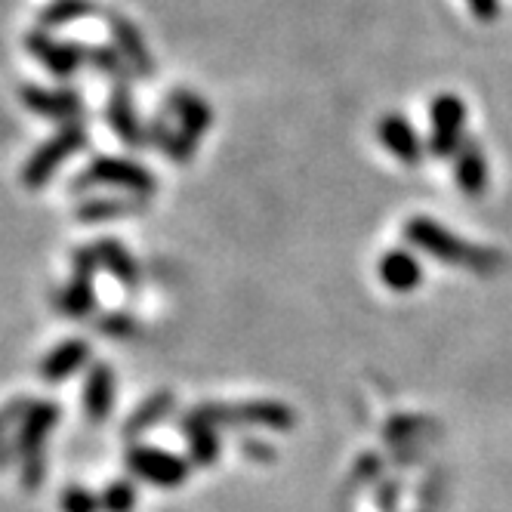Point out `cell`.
<instances>
[{
  "instance_id": "1",
  "label": "cell",
  "mask_w": 512,
  "mask_h": 512,
  "mask_svg": "<svg viewBox=\"0 0 512 512\" xmlns=\"http://www.w3.org/2000/svg\"><path fill=\"white\" fill-rule=\"evenodd\" d=\"M167 112L176 121V130H170L164 121L149 127V142L173 158V161H192L198 139L213 127V108L192 90H173L167 99Z\"/></svg>"
},
{
  "instance_id": "2",
  "label": "cell",
  "mask_w": 512,
  "mask_h": 512,
  "mask_svg": "<svg viewBox=\"0 0 512 512\" xmlns=\"http://www.w3.org/2000/svg\"><path fill=\"white\" fill-rule=\"evenodd\" d=\"M405 238L435 256V260L451 263V266H466L475 275H494L503 266V256L491 247H475L469 241H463L460 235H454L451 229H445L442 223H435L429 216H414L411 223L405 226Z\"/></svg>"
},
{
  "instance_id": "3",
  "label": "cell",
  "mask_w": 512,
  "mask_h": 512,
  "mask_svg": "<svg viewBox=\"0 0 512 512\" xmlns=\"http://www.w3.org/2000/svg\"><path fill=\"white\" fill-rule=\"evenodd\" d=\"M93 186H115V189H127L130 195L149 198L158 189V179L152 176V170H145L142 164H136L130 158L102 155V158L90 161L78 179H71V192H84Z\"/></svg>"
},
{
  "instance_id": "4",
  "label": "cell",
  "mask_w": 512,
  "mask_h": 512,
  "mask_svg": "<svg viewBox=\"0 0 512 512\" xmlns=\"http://www.w3.org/2000/svg\"><path fill=\"white\" fill-rule=\"evenodd\" d=\"M87 127L84 124H65L59 127L44 145L31 152V158L22 167V186L25 189H41L53 179V173L59 170V164H65L68 158H75L84 145H87Z\"/></svg>"
},
{
  "instance_id": "5",
  "label": "cell",
  "mask_w": 512,
  "mask_h": 512,
  "mask_svg": "<svg viewBox=\"0 0 512 512\" xmlns=\"http://www.w3.org/2000/svg\"><path fill=\"white\" fill-rule=\"evenodd\" d=\"M463 130H466V105L454 93L435 96L429 105V145L426 149L435 158H451L460 152L463 145Z\"/></svg>"
},
{
  "instance_id": "6",
  "label": "cell",
  "mask_w": 512,
  "mask_h": 512,
  "mask_svg": "<svg viewBox=\"0 0 512 512\" xmlns=\"http://www.w3.org/2000/svg\"><path fill=\"white\" fill-rule=\"evenodd\" d=\"M127 469L139 475L142 482L158 488H176L189 479V466L182 457L152 448V445H130L127 451Z\"/></svg>"
},
{
  "instance_id": "7",
  "label": "cell",
  "mask_w": 512,
  "mask_h": 512,
  "mask_svg": "<svg viewBox=\"0 0 512 512\" xmlns=\"http://www.w3.org/2000/svg\"><path fill=\"white\" fill-rule=\"evenodd\" d=\"M25 47L59 81H68L87 62V50L81 44H75V41H56L47 28H34L25 38Z\"/></svg>"
},
{
  "instance_id": "8",
  "label": "cell",
  "mask_w": 512,
  "mask_h": 512,
  "mask_svg": "<svg viewBox=\"0 0 512 512\" xmlns=\"http://www.w3.org/2000/svg\"><path fill=\"white\" fill-rule=\"evenodd\" d=\"M22 105L34 115L59 121L62 127L65 124H81V115H84V99H81L78 90H71V87L47 90V87H38V84H25L22 87Z\"/></svg>"
},
{
  "instance_id": "9",
  "label": "cell",
  "mask_w": 512,
  "mask_h": 512,
  "mask_svg": "<svg viewBox=\"0 0 512 512\" xmlns=\"http://www.w3.org/2000/svg\"><path fill=\"white\" fill-rule=\"evenodd\" d=\"M105 118H108V127H112L118 133V139L124 145H130V149H145V145H149V130H145L139 121V112H136L127 84H112Z\"/></svg>"
},
{
  "instance_id": "10",
  "label": "cell",
  "mask_w": 512,
  "mask_h": 512,
  "mask_svg": "<svg viewBox=\"0 0 512 512\" xmlns=\"http://www.w3.org/2000/svg\"><path fill=\"white\" fill-rule=\"evenodd\" d=\"M56 423H59V405H53V401H31L28 414L19 423V432L13 435L19 460L44 451V442H47V435L56 429Z\"/></svg>"
},
{
  "instance_id": "11",
  "label": "cell",
  "mask_w": 512,
  "mask_h": 512,
  "mask_svg": "<svg viewBox=\"0 0 512 512\" xmlns=\"http://www.w3.org/2000/svg\"><path fill=\"white\" fill-rule=\"evenodd\" d=\"M108 31H112L115 47L121 50V56L130 62L133 75L136 78H152L155 59H152L149 47H145V38H142V31L136 28V22H130L121 13H108Z\"/></svg>"
},
{
  "instance_id": "12",
  "label": "cell",
  "mask_w": 512,
  "mask_h": 512,
  "mask_svg": "<svg viewBox=\"0 0 512 512\" xmlns=\"http://www.w3.org/2000/svg\"><path fill=\"white\" fill-rule=\"evenodd\" d=\"M115 389H118V380H115V371L108 368L105 361H96L90 364L87 371V380H84V411L93 423H105L115 411Z\"/></svg>"
},
{
  "instance_id": "13",
  "label": "cell",
  "mask_w": 512,
  "mask_h": 512,
  "mask_svg": "<svg viewBox=\"0 0 512 512\" xmlns=\"http://www.w3.org/2000/svg\"><path fill=\"white\" fill-rule=\"evenodd\" d=\"M377 139L383 142V149L389 155H395L401 164H420L423 158V139L420 133L408 124V118H401V115H386L380 118L377 124Z\"/></svg>"
},
{
  "instance_id": "14",
  "label": "cell",
  "mask_w": 512,
  "mask_h": 512,
  "mask_svg": "<svg viewBox=\"0 0 512 512\" xmlns=\"http://www.w3.org/2000/svg\"><path fill=\"white\" fill-rule=\"evenodd\" d=\"M93 358V349L87 340H65L56 349H50L41 361V380L47 383H62L68 377H75L84 364Z\"/></svg>"
},
{
  "instance_id": "15",
  "label": "cell",
  "mask_w": 512,
  "mask_h": 512,
  "mask_svg": "<svg viewBox=\"0 0 512 512\" xmlns=\"http://www.w3.org/2000/svg\"><path fill=\"white\" fill-rule=\"evenodd\" d=\"M380 281L395 290V294H411V290L423 281V269H420V260L411 253V250H389L380 266Z\"/></svg>"
},
{
  "instance_id": "16",
  "label": "cell",
  "mask_w": 512,
  "mask_h": 512,
  "mask_svg": "<svg viewBox=\"0 0 512 512\" xmlns=\"http://www.w3.org/2000/svg\"><path fill=\"white\" fill-rule=\"evenodd\" d=\"M139 210H145V198L139 195H102L78 204L75 216L78 223H108V219H124Z\"/></svg>"
},
{
  "instance_id": "17",
  "label": "cell",
  "mask_w": 512,
  "mask_h": 512,
  "mask_svg": "<svg viewBox=\"0 0 512 512\" xmlns=\"http://www.w3.org/2000/svg\"><path fill=\"white\" fill-rule=\"evenodd\" d=\"M454 179L466 195H482L488 189V158L475 142H463L457 161H454Z\"/></svg>"
},
{
  "instance_id": "18",
  "label": "cell",
  "mask_w": 512,
  "mask_h": 512,
  "mask_svg": "<svg viewBox=\"0 0 512 512\" xmlns=\"http://www.w3.org/2000/svg\"><path fill=\"white\" fill-rule=\"evenodd\" d=\"M96 247V256H99V269H105L112 278H118L124 287H139V278H142V272H139V263L133 260V253L121 244V241H115V238H102V241H96L93 244Z\"/></svg>"
},
{
  "instance_id": "19",
  "label": "cell",
  "mask_w": 512,
  "mask_h": 512,
  "mask_svg": "<svg viewBox=\"0 0 512 512\" xmlns=\"http://www.w3.org/2000/svg\"><path fill=\"white\" fill-rule=\"evenodd\" d=\"M53 306L65 318H75V321L90 318L96 312V287H93V278L90 275H75L53 297Z\"/></svg>"
},
{
  "instance_id": "20",
  "label": "cell",
  "mask_w": 512,
  "mask_h": 512,
  "mask_svg": "<svg viewBox=\"0 0 512 512\" xmlns=\"http://www.w3.org/2000/svg\"><path fill=\"white\" fill-rule=\"evenodd\" d=\"M173 405H176V398H173L170 389H161V392L149 395V398H145L142 405L127 417L124 435H127V438H136V435H142V432H149L152 426H158V423L173 411Z\"/></svg>"
},
{
  "instance_id": "21",
  "label": "cell",
  "mask_w": 512,
  "mask_h": 512,
  "mask_svg": "<svg viewBox=\"0 0 512 512\" xmlns=\"http://www.w3.org/2000/svg\"><path fill=\"white\" fill-rule=\"evenodd\" d=\"M182 432L189 435V451H192V460L201 463V466H210L219 454V438H216V426H210L207 420H201L195 411H189L182 417Z\"/></svg>"
},
{
  "instance_id": "22",
  "label": "cell",
  "mask_w": 512,
  "mask_h": 512,
  "mask_svg": "<svg viewBox=\"0 0 512 512\" xmlns=\"http://www.w3.org/2000/svg\"><path fill=\"white\" fill-rule=\"evenodd\" d=\"M96 13V4L93 0H50V4L41 10L38 16V28H62V25H71L84 16H93Z\"/></svg>"
},
{
  "instance_id": "23",
  "label": "cell",
  "mask_w": 512,
  "mask_h": 512,
  "mask_svg": "<svg viewBox=\"0 0 512 512\" xmlns=\"http://www.w3.org/2000/svg\"><path fill=\"white\" fill-rule=\"evenodd\" d=\"M87 62L93 65V71H99V75L105 78H112V84H130L136 75H133V68L130 62L121 56L118 47L112 44H105V47H90L87 50Z\"/></svg>"
},
{
  "instance_id": "24",
  "label": "cell",
  "mask_w": 512,
  "mask_h": 512,
  "mask_svg": "<svg viewBox=\"0 0 512 512\" xmlns=\"http://www.w3.org/2000/svg\"><path fill=\"white\" fill-rule=\"evenodd\" d=\"M99 500H102V512H133L136 509V485L127 479H118L99 494Z\"/></svg>"
},
{
  "instance_id": "25",
  "label": "cell",
  "mask_w": 512,
  "mask_h": 512,
  "mask_svg": "<svg viewBox=\"0 0 512 512\" xmlns=\"http://www.w3.org/2000/svg\"><path fill=\"white\" fill-rule=\"evenodd\" d=\"M59 509L62 512H102V500H99V494H93L81 485H71L62 491Z\"/></svg>"
},
{
  "instance_id": "26",
  "label": "cell",
  "mask_w": 512,
  "mask_h": 512,
  "mask_svg": "<svg viewBox=\"0 0 512 512\" xmlns=\"http://www.w3.org/2000/svg\"><path fill=\"white\" fill-rule=\"evenodd\" d=\"M96 331L105 334V337L127 340V337L136 334V318H130L127 312H108V315L96 318Z\"/></svg>"
},
{
  "instance_id": "27",
  "label": "cell",
  "mask_w": 512,
  "mask_h": 512,
  "mask_svg": "<svg viewBox=\"0 0 512 512\" xmlns=\"http://www.w3.org/2000/svg\"><path fill=\"white\" fill-rule=\"evenodd\" d=\"M44 475H47V457H44V451H38V454H31V457L22 460V488L25 491H38L41 482H44Z\"/></svg>"
},
{
  "instance_id": "28",
  "label": "cell",
  "mask_w": 512,
  "mask_h": 512,
  "mask_svg": "<svg viewBox=\"0 0 512 512\" xmlns=\"http://www.w3.org/2000/svg\"><path fill=\"white\" fill-rule=\"evenodd\" d=\"M28 408H31V401H28V398H13V401H7L4 408H0V445H4L7 429H10L13 423H22V417L28 414Z\"/></svg>"
},
{
  "instance_id": "29",
  "label": "cell",
  "mask_w": 512,
  "mask_h": 512,
  "mask_svg": "<svg viewBox=\"0 0 512 512\" xmlns=\"http://www.w3.org/2000/svg\"><path fill=\"white\" fill-rule=\"evenodd\" d=\"M71 266H75V275H96L99 269V256H96V247H78L71 253Z\"/></svg>"
},
{
  "instance_id": "30",
  "label": "cell",
  "mask_w": 512,
  "mask_h": 512,
  "mask_svg": "<svg viewBox=\"0 0 512 512\" xmlns=\"http://www.w3.org/2000/svg\"><path fill=\"white\" fill-rule=\"evenodd\" d=\"M469 10L482 22H491L500 13V4H497V0H469Z\"/></svg>"
},
{
  "instance_id": "31",
  "label": "cell",
  "mask_w": 512,
  "mask_h": 512,
  "mask_svg": "<svg viewBox=\"0 0 512 512\" xmlns=\"http://www.w3.org/2000/svg\"><path fill=\"white\" fill-rule=\"evenodd\" d=\"M10 460H19V454H16V445L13 442H4V445H0V469H4Z\"/></svg>"
}]
</instances>
